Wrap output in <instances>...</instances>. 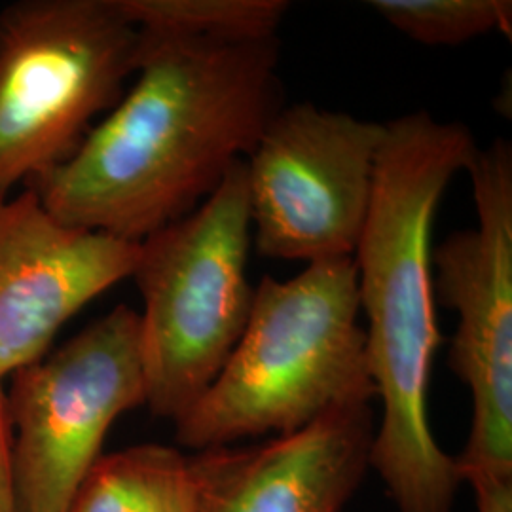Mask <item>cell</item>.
<instances>
[{
    "instance_id": "cell-1",
    "label": "cell",
    "mask_w": 512,
    "mask_h": 512,
    "mask_svg": "<svg viewBox=\"0 0 512 512\" xmlns=\"http://www.w3.org/2000/svg\"><path fill=\"white\" fill-rule=\"evenodd\" d=\"M141 37L133 88L71 160L25 184L61 222L133 243L202 205L281 109L277 37Z\"/></svg>"
},
{
    "instance_id": "cell-2",
    "label": "cell",
    "mask_w": 512,
    "mask_h": 512,
    "mask_svg": "<svg viewBox=\"0 0 512 512\" xmlns=\"http://www.w3.org/2000/svg\"><path fill=\"white\" fill-rule=\"evenodd\" d=\"M478 150L471 129L410 112L385 124L365 228L353 255L366 361L382 421L374 469L399 512H452L456 458L429 423V387L442 336L437 323L431 232L440 198Z\"/></svg>"
},
{
    "instance_id": "cell-3",
    "label": "cell",
    "mask_w": 512,
    "mask_h": 512,
    "mask_svg": "<svg viewBox=\"0 0 512 512\" xmlns=\"http://www.w3.org/2000/svg\"><path fill=\"white\" fill-rule=\"evenodd\" d=\"M359 313L353 258L308 264L287 281L266 275L219 378L175 423L179 444L203 452L281 437L334 408L372 403Z\"/></svg>"
},
{
    "instance_id": "cell-4",
    "label": "cell",
    "mask_w": 512,
    "mask_h": 512,
    "mask_svg": "<svg viewBox=\"0 0 512 512\" xmlns=\"http://www.w3.org/2000/svg\"><path fill=\"white\" fill-rule=\"evenodd\" d=\"M245 160L192 213L139 243L133 279L147 404L158 418H184L215 384L247 327L255 287Z\"/></svg>"
},
{
    "instance_id": "cell-5",
    "label": "cell",
    "mask_w": 512,
    "mask_h": 512,
    "mask_svg": "<svg viewBox=\"0 0 512 512\" xmlns=\"http://www.w3.org/2000/svg\"><path fill=\"white\" fill-rule=\"evenodd\" d=\"M141 42L116 0H21L0 12V200L73 158L122 99Z\"/></svg>"
},
{
    "instance_id": "cell-6",
    "label": "cell",
    "mask_w": 512,
    "mask_h": 512,
    "mask_svg": "<svg viewBox=\"0 0 512 512\" xmlns=\"http://www.w3.org/2000/svg\"><path fill=\"white\" fill-rule=\"evenodd\" d=\"M147 404L139 311L116 306L52 355L12 374L6 393L16 512H67L124 412Z\"/></svg>"
},
{
    "instance_id": "cell-7",
    "label": "cell",
    "mask_w": 512,
    "mask_h": 512,
    "mask_svg": "<svg viewBox=\"0 0 512 512\" xmlns=\"http://www.w3.org/2000/svg\"><path fill=\"white\" fill-rule=\"evenodd\" d=\"M385 124L313 103L281 107L245 158L256 251L308 264L353 258Z\"/></svg>"
},
{
    "instance_id": "cell-8",
    "label": "cell",
    "mask_w": 512,
    "mask_h": 512,
    "mask_svg": "<svg viewBox=\"0 0 512 512\" xmlns=\"http://www.w3.org/2000/svg\"><path fill=\"white\" fill-rule=\"evenodd\" d=\"M478 224L433 255L435 298L458 313L450 366L469 387L473 420L456 458L469 475L512 478V147L497 139L467 165Z\"/></svg>"
},
{
    "instance_id": "cell-9",
    "label": "cell",
    "mask_w": 512,
    "mask_h": 512,
    "mask_svg": "<svg viewBox=\"0 0 512 512\" xmlns=\"http://www.w3.org/2000/svg\"><path fill=\"white\" fill-rule=\"evenodd\" d=\"M139 243L65 224L25 188L0 200V380L46 355L59 329L133 275Z\"/></svg>"
},
{
    "instance_id": "cell-10",
    "label": "cell",
    "mask_w": 512,
    "mask_h": 512,
    "mask_svg": "<svg viewBox=\"0 0 512 512\" xmlns=\"http://www.w3.org/2000/svg\"><path fill=\"white\" fill-rule=\"evenodd\" d=\"M372 403L251 446L196 452L200 512H342L370 469Z\"/></svg>"
},
{
    "instance_id": "cell-11",
    "label": "cell",
    "mask_w": 512,
    "mask_h": 512,
    "mask_svg": "<svg viewBox=\"0 0 512 512\" xmlns=\"http://www.w3.org/2000/svg\"><path fill=\"white\" fill-rule=\"evenodd\" d=\"M67 512H200L194 458L165 444L103 454Z\"/></svg>"
},
{
    "instance_id": "cell-12",
    "label": "cell",
    "mask_w": 512,
    "mask_h": 512,
    "mask_svg": "<svg viewBox=\"0 0 512 512\" xmlns=\"http://www.w3.org/2000/svg\"><path fill=\"white\" fill-rule=\"evenodd\" d=\"M141 31L245 42L277 37L291 4L285 0H116Z\"/></svg>"
},
{
    "instance_id": "cell-13",
    "label": "cell",
    "mask_w": 512,
    "mask_h": 512,
    "mask_svg": "<svg viewBox=\"0 0 512 512\" xmlns=\"http://www.w3.org/2000/svg\"><path fill=\"white\" fill-rule=\"evenodd\" d=\"M368 6L425 46H459L494 31L511 37L509 0H370Z\"/></svg>"
},
{
    "instance_id": "cell-14",
    "label": "cell",
    "mask_w": 512,
    "mask_h": 512,
    "mask_svg": "<svg viewBox=\"0 0 512 512\" xmlns=\"http://www.w3.org/2000/svg\"><path fill=\"white\" fill-rule=\"evenodd\" d=\"M463 482L473 488L476 511L512 512V478L476 473L465 476Z\"/></svg>"
},
{
    "instance_id": "cell-15",
    "label": "cell",
    "mask_w": 512,
    "mask_h": 512,
    "mask_svg": "<svg viewBox=\"0 0 512 512\" xmlns=\"http://www.w3.org/2000/svg\"><path fill=\"white\" fill-rule=\"evenodd\" d=\"M0 512H16L10 418L6 408V393L2 391V385H0Z\"/></svg>"
}]
</instances>
